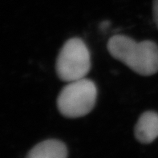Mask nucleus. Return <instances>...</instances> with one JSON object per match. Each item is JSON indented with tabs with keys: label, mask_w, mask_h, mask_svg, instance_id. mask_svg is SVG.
Segmentation results:
<instances>
[{
	"label": "nucleus",
	"mask_w": 158,
	"mask_h": 158,
	"mask_svg": "<svg viewBox=\"0 0 158 158\" xmlns=\"http://www.w3.org/2000/svg\"><path fill=\"white\" fill-rule=\"evenodd\" d=\"M97 88L87 78L68 82L57 97V108L67 118H79L88 115L95 107Z\"/></svg>",
	"instance_id": "obj_2"
},
{
	"label": "nucleus",
	"mask_w": 158,
	"mask_h": 158,
	"mask_svg": "<svg viewBox=\"0 0 158 158\" xmlns=\"http://www.w3.org/2000/svg\"><path fill=\"white\" fill-rule=\"evenodd\" d=\"M152 13H153V19L158 28V0H153L152 2Z\"/></svg>",
	"instance_id": "obj_6"
},
{
	"label": "nucleus",
	"mask_w": 158,
	"mask_h": 158,
	"mask_svg": "<svg viewBox=\"0 0 158 158\" xmlns=\"http://www.w3.org/2000/svg\"><path fill=\"white\" fill-rule=\"evenodd\" d=\"M66 145L59 140L51 139L39 143L28 152L26 158H67Z\"/></svg>",
	"instance_id": "obj_5"
},
{
	"label": "nucleus",
	"mask_w": 158,
	"mask_h": 158,
	"mask_svg": "<svg viewBox=\"0 0 158 158\" xmlns=\"http://www.w3.org/2000/svg\"><path fill=\"white\" fill-rule=\"evenodd\" d=\"M108 22H104L102 23V24L100 25V28H107L108 27Z\"/></svg>",
	"instance_id": "obj_7"
},
{
	"label": "nucleus",
	"mask_w": 158,
	"mask_h": 158,
	"mask_svg": "<svg viewBox=\"0 0 158 158\" xmlns=\"http://www.w3.org/2000/svg\"><path fill=\"white\" fill-rule=\"evenodd\" d=\"M91 55L80 38H71L64 43L56 62V74L62 81L72 82L85 78L91 69Z\"/></svg>",
	"instance_id": "obj_3"
},
{
	"label": "nucleus",
	"mask_w": 158,
	"mask_h": 158,
	"mask_svg": "<svg viewBox=\"0 0 158 158\" xmlns=\"http://www.w3.org/2000/svg\"><path fill=\"white\" fill-rule=\"evenodd\" d=\"M108 52L140 76H149L158 72V46L150 40L136 42L123 35H116L108 40Z\"/></svg>",
	"instance_id": "obj_1"
},
{
	"label": "nucleus",
	"mask_w": 158,
	"mask_h": 158,
	"mask_svg": "<svg viewBox=\"0 0 158 158\" xmlns=\"http://www.w3.org/2000/svg\"><path fill=\"white\" fill-rule=\"evenodd\" d=\"M136 140L142 144H149L158 137V113L146 111L140 115L134 129Z\"/></svg>",
	"instance_id": "obj_4"
}]
</instances>
